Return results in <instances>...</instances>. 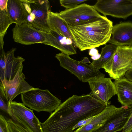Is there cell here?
<instances>
[{
    "label": "cell",
    "instance_id": "1",
    "mask_svg": "<svg viewBox=\"0 0 132 132\" xmlns=\"http://www.w3.org/2000/svg\"><path fill=\"white\" fill-rule=\"evenodd\" d=\"M107 105L89 94L73 95L41 122L43 132H73V127L80 121L96 116Z\"/></svg>",
    "mask_w": 132,
    "mask_h": 132
},
{
    "label": "cell",
    "instance_id": "2",
    "mask_svg": "<svg viewBox=\"0 0 132 132\" xmlns=\"http://www.w3.org/2000/svg\"><path fill=\"white\" fill-rule=\"evenodd\" d=\"M113 26L111 21L101 15L87 23L69 26V27L74 44L80 51H83L95 48L108 43Z\"/></svg>",
    "mask_w": 132,
    "mask_h": 132
},
{
    "label": "cell",
    "instance_id": "3",
    "mask_svg": "<svg viewBox=\"0 0 132 132\" xmlns=\"http://www.w3.org/2000/svg\"><path fill=\"white\" fill-rule=\"evenodd\" d=\"M21 98L26 106L38 112L44 111L51 113L61 103V100L48 89L36 88L21 94Z\"/></svg>",
    "mask_w": 132,
    "mask_h": 132
},
{
    "label": "cell",
    "instance_id": "4",
    "mask_svg": "<svg viewBox=\"0 0 132 132\" xmlns=\"http://www.w3.org/2000/svg\"><path fill=\"white\" fill-rule=\"evenodd\" d=\"M16 49L13 48L5 53L3 47H0V79L3 85L12 84L23 73V63L25 60L21 56H14Z\"/></svg>",
    "mask_w": 132,
    "mask_h": 132
},
{
    "label": "cell",
    "instance_id": "5",
    "mask_svg": "<svg viewBox=\"0 0 132 132\" xmlns=\"http://www.w3.org/2000/svg\"><path fill=\"white\" fill-rule=\"evenodd\" d=\"M28 15L27 22L30 25L44 33L51 30L48 24L50 9L47 0H22Z\"/></svg>",
    "mask_w": 132,
    "mask_h": 132
},
{
    "label": "cell",
    "instance_id": "6",
    "mask_svg": "<svg viewBox=\"0 0 132 132\" xmlns=\"http://www.w3.org/2000/svg\"><path fill=\"white\" fill-rule=\"evenodd\" d=\"M55 57L59 61L62 67L74 75L82 82H88L105 77V75L91 63L88 64L82 61L75 60L69 55L62 52L56 54Z\"/></svg>",
    "mask_w": 132,
    "mask_h": 132
},
{
    "label": "cell",
    "instance_id": "7",
    "mask_svg": "<svg viewBox=\"0 0 132 132\" xmlns=\"http://www.w3.org/2000/svg\"><path fill=\"white\" fill-rule=\"evenodd\" d=\"M103 68L112 78L116 80L122 78L132 69V46H118Z\"/></svg>",
    "mask_w": 132,
    "mask_h": 132
},
{
    "label": "cell",
    "instance_id": "8",
    "mask_svg": "<svg viewBox=\"0 0 132 132\" xmlns=\"http://www.w3.org/2000/svg\"><path fill=\"white\" fill-rule=\"evenodd\" d=\"M9 111L12 119L30 132H43L41 122L33 110L23 103L13 101L10 102Z\"/></svg>",
    "mask_w": 132,
    "mask_h": 132
},
{
    "label": "cell",
    "instance_id": "9",
    "mask_svg": "<svg viewBox=\"0 0 132 132\" xmlns=\"http://www.w3.org/2000/svg\"><path fill=\"white\" fill-rule=\"evenodd\" d=\"M58 13L69 26H72L87 23L101 16L93 6L85 3L72 9H66Z\"/></svg>",
    "mask_w": 132,
    "mask_h": 132
},
{
    "label": "cell",
    "instance_id": "10",
    "mask_svg": "<svg viewBox=\"0 0 132 132\" xmlns=\"http://www.w3.org/2000/svg\"><path fill=\"white\" fill-rule=\"evenodd\" d=\"M93 6L105 16L126 19L132 15V0H98Z\"/></svg>",
    "mask_w": 132,
    "mask_h": 132
},
{
    "label": "cell",
    "instance_id": "11",
    "mask_svg": "<svg viewBox=\"0 0 132 132\" xmlns=\"http://www.w3.org/2000/svg\"><path fill=\"white\" fill-rule=\"evenodd\" d=\"M12 31L14 41L21 44L28 45L43 44L46 40L44 34L30 25L27 22L16 24Z\"/></svg>",
    "mask_w": 132,
    "mask_h": 132
},
{
    "label": "cell",
    "instance_id": "12",
    "mask_svg": "<svg viewBox=\"0 0 132 132\" xmlns=\"http://www.w3.org/2000/svg\"><path fill=\"white\" fill-rule=\"evenodd\" d=\"M91 91L89 94L96 100L105 103H111L109 100L117 94L115 85L110 78H103L88 82Z\"/></svg>",
    "mask_w": 132,
    "mask_h": 132
},
{
    "label": "cell",
    "instance_id": "13",
    "mask_svg": "<svg viewBox=\"0 0 132 132\" xmlns=\"http://www.w3.org/2000/svg\"><path fill=\"white\" fill-rule=\"evenodd\" d=\"M121 107L103 125L92 132H116L122 130L132 112V105Z\"/></svg>",
    "mask_w": 132,
    "mask_h": 132
},
{
    "label": "cell",
    "instance_id": "14",
    "mask_svg": "<svg viewBox=\"0 0 132 132\" xmlns=\"http://www.w3.org/2000/svg\"><path fill=\"white\" fill-rule=\"evenodd\" d=\"M108 43L118 46H132V22H121L113 26Z\"/></svg>",
    "mask_w": 132,
    "mask_h": 132
},
{
    "label": "cell",
    "instance_id": "15",
    "mask_svg": "<svg viewBox=\"0 0 132 132\" xmlns=\"http://www.w3.org/2000/svg\"><path fill=\"white\" fill-rule=\"evenodd\" d=\"M44 34L46 40L44 44L53 47L65 54L69 55L77 54L72 39L52 30Z\"/></svg>",
    "mask_w": 132,
    "mask_h": 132
},
{
    "label": "cell",
    "instance_id": "16",
    "mask_svg": "<svg viewBox=\"0 0 132 132\" xmlns=\"http://www.w3.org/2000/svg\"><path fill=\"white\" fill-rule=\"evenodd\" d=\"M112 105L107 106L100 113L95 116L87 124L79 127L73 132H92L101 126L112 115L120 109Z\"/></svg>",
    "mask_w": 132,
    "mask_h": 132
},
{
    "label": "cell",
    "instance_id": "17",
    "mask_svg": "<svg viewBox=\"0 0 132 132\" xmlns=\"http://www.w3.org/2000/svg\"><path fill=\"white\" fill-rule=\"evenodd\" d=\"M114 84L118 100L123 106L132 105V81L126 78L115 80Z\"/></svg>",
    "mask_w": 132,
    "mask_h": 132
},
{
    "label": "cell",
    "instance_id": "18",
    "mask_svg": "<svg viewBox=\"0 0 132 132\" xmlns=\"http://www.w3.org/2000/svg\"><path fill=\"white\" fill-rule=\"evenodd\" d=\"M25 76L23 73L14 82L9 85H3L6 95L10 102L18 95L34 89L25 80Z\"/></svg>",
    "mask_w": 132,
    "mask_h": 132
},
{
    "label": "cell",
    "instance_id": "19",
    "mask_svg": "<svg viewBox=\"0 0 132 132\" xmlns=\"http://www.w3.org/2000/svg\"><path fill=\"white\" fill-rule=\"evenodd\" d=\"M7 11L13 23L19 24L27 22L28 15L22 0H8Z\"/></svg>",
    "mask_w": 132,
    "mask_h": 132
},
{
    "label": "cell",
    "instance_id": "20",
    "mask_svg": "<svg viewBox=\"0 0 132 132\" xmlns=\"http://www.w3.org/2000/svg\"><path fill=\"white\" fill-rule=\"evenodd\" d=\"M48 22L51 30L55 31L73 40V37L69 30V25L59 15L58 13L50 11L48 15Z\"/></svg>",
    "mask_w": 132,
    "mask_h": 132
},
{
    "label": "cell",
    "instance_id": "21",
    "mask_svg": "<svg viewBox=\"0 0 132 132\" xmlns=\"http://www.w3.org/2000/svg\"><path fill=\"white\" fill-rule=\"evenodd\" d=\"M118 46L112 44L106 45L102 49L100 57L96 60H93L91 63L97 69L103 68L116 52Z\"/></svg>",
    "mask_w": 132,
    "mask_h": 132
},
{
    "label": "cell",
    "instance_id": "22",
    "mask_svg": "<svg viewBox=\"0 0 132 132\" xmlns=\"http://www.w3.org/2000/svg\"><path fill=\"white\" fill-rule=\"evenodd\" d=\"M13 23L7 9L0 10V45L4 46V36L9 26Z\"/></svg>",
    "mask_w": 132,
    "mask_h": 132
},
{
    "label": "cell",
    "instance_id": "23",
    "mask_svg": "<svg viewBox=\"0 0 132 132\" xmlns=\"http://www.w3.org/2000/svg\"><path fill=\"white\" fill-rule=\"evenodd\" d=\"M10 102L5 92L3 85L0 82V109L10 116Z\"/></svg>",
    "mask_w": 132,
    "mask_h": 132
},
{
    "label": "cell",
    "instance_id": "24",
    "mask_svg": "<svg viewBox=\"0 0 132 132\" xmlns=\"http://www.w3.org/2000/svg\"><path fill=\"white\" fill-rule=\"evenodd\" d=\"M7 120L10 132H30L22 125L18 123L12 119Z\"/></svg>",
    "mask_w": 132,
    "mask_h": 132
},
{
    "label": "cell",
    "instance_id": "25",
    "mask_svg": "<svg viewBox=\"0 0 132 132\" xmlns=\"http://www.w3.org/2000/svg\"><path fill=\"white\" fill-rule=\"evenodd\" d=\"M87 0H61L59 1L60 4L66 9H70L74 8L78 5L84 2Z\"/></svg>",
    "mask_w": 132,
    "mask_h": 132
},
{
    "label": "cell",
    "instance_id": "26",
    "mask_svg": "<svg viewBox=\"0 0 132 132\" xmlns=\"http://www.w3.org/2000/svg\"><path fill=\"white\" fill-rule=\"evenodd\" d=\"M0 132H10L7 120L1 114L0 115Z\"/></svg>",
    "mask_w": 132,
    "mask_h": 132
},
{
    "label": "cell",
    "instance_id": "27",
    "mask_svg": "<svg viewBox=\"0 0 132 132\" xmlns=\"http://www.w3.org/2000/svg\"><path fill=\"white\" fill-rule=\"evenodd\" d=\"M132 130V112L122 130V132H130Z\"/></svg>",
    "mask_w": 132,
    "mask_h": 132
},
{
    "label": "cell",
    "instance_id": "28",
    "mask_svg": "<svg viewBox=\"0 0 132 132\" xmlns=\"http://www.w3.org/2000/svg\"><path fill=\"white\" fill-rule=\"evenodd\" d=\"M95 116L92 117L81 120L73 128V130L77 128H78L79 127L84 126L88 123Z\"/></svg>",
    "mask_w": 132,
    "mask_h": 132
},
{
    "label": "cell",
    "instance_id": "29",
    "mask_svg": "<svg viewBox=\"0 0 132 132\" xmlns=\"http://www.w3.org/2000/svg\"><path fill=\"white\" fill-rule=\"evenodd\" d=\"M89 52V54L92 57L91 58L93 60H96L98 59L100 56V54H99L98 51L95 48L90 49Z\"/></svg>",
    "mask_w": 132,
    "mask_h": 132
},
{
    "label": "cell",
    "instance_id": "30",
    "mask_svg": "<svg viewBox=\"0 0 132 132\" xmlns=\"http://www.w3.org/2000/svg\"><path fill=\"white\" fill-rule=\"evenodd\" d=\"M8 0H0V10L7 9Z\"/></svg>",
    "mask_w": 132,
    "mask_h": 132
},
{
    "label": "cell",
    "instance_id": "31",
    "mask_svg": "<svg viewBox=\"0 0 132 132\" xmlns=\"http://www.w3.org/2000/svg\"><path fill=\"white\" fill-rule=\"evenodd\" d=\"M125 76L126 78L132 81V69L127 71Z\"/></svg>",
    "mask_w": 132,
    "mask_h": 132
},
{
    "label": "cell",
    "instance_id": "32",
    "mask_svg": "<svg viewBox=\"0 0 132 132\" xmlns=\"http://www.w3.org/2000/svg\"><path fill=\"white\" fill-rule=\"evenodd\" d=\"M130 132H132V130Z\"/></svg>",
    "mask_w": 132,
    "mask_h": 132
}]
</instances>
